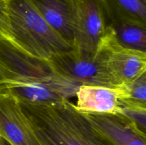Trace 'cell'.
<instances>
[{
	"label": "cell",
	"instance_id": "1",
	"mask_svg": "<svg viewBox=\"0 0 146 145\" xmlns=\"http://www.w3.org/2000/svg\"><path fill=\"white\" fill-rule=\"evenodd\" d=\"M19 102L41 145H111L69 100L47 105Z\"/></svg>",
	"mask_w": 146,
	"mask_h": 145
},
{
	"label": "cell",
	"instance_id": "18",
	"mask_svg": "<svg viewBox=\"0 0 146 145\" xmlns=\"http://www.w3.org/2000/svg\"></svg>",
	"mask_w": 146,
	"mask_h": 145
},
{
	"label": "cell",
	"instance_id": "16",
	"mask_svg": "<svg viewBox=\"0 0 146 145\" xmlns=\"http://www.w3.org/2000/svg\"><path fill=\"white\" fill-rule=\"evenodd\" d=\"M0 145H11L9 142H7V140H5L3 138L0 137Z\"/></svg>",
	"mask_w": 146,
	"mask_h": 145
},
{
	"label": "cell",
	"instance_id": "3",
	"mask_svg": "<svg viewBox=\"0 0 146 145\" xmlns=\"http://www.w3.org/2000/svg\"><path fill=\"white\" fill-rule=\"evenodd\" d=\"M48 62L56 73L79 86L100 85L121 88L98 50L94 56H86L72 48L54 54Z\"/></svg>",
	"mask_w": 146,
	"mask_h": 145
},
{
	"label": "cell",
	"instance_id": "2",
	"mask_svg": "<svg viewBox=\"0 0 146 145\" xmlns=\"http://www.w3.org/2000/svg\"><path fill=\"white\" fill-rule=\"evenodd\" d=\"M13 44L31 56L48 61L53 55L74 48L40 14L31 0H8Z\"/></svg>",
	"mask_w": 146,
	"mask_h": 145
},
{
	"label": "cell",
	"instance_id": "14",
	"mask_svg": "<svg viewBox=\"0 0 146 145\" xmlns=\"http://www.w3.org/2000/svg\"><path fill=\"white\" fill-rule=\"evenodd\" d=\"M0 38L11 41L8 14V0H0Z\"/></svg>",
	"mask_w": 146,
	"mask_h": 145
},
{
	"label": "cell",
	"instance_id": "8",
	"mask_svg": "<svg viewBox=\"0 0 146 145\" xmlns=\"http://www.w3.org/2000/svg\"><path fill=\"white\" fill-rule=\"evenodd\" d=\"M76 107L84 114H117L121 108L122 88L81 85L76 94Z\"/></svg>",
	"mask_w": 146,
	"mask_h": 145
},
{
	"label": "cell",
	"instance_id": "17",
	"mask_svg": "<svg viewBox=\"0 0 146 145\" xmlns=\"http://www.w3.org/2000/svg\"><path fill=\"white\" fill-rule=\"evenodd\" d=\"M145 138H146V137H145Z\"/></svg>",
	"mask_w": 146,
	"mask_h": 145
},
{
	"label": "cell",
	"instance_id": "5",
	"mask_svg": "<svg viewBox=\"0 0 146 145\" xmlns=\"http://www.w3.org/2000/svg\"><path fill=\"white\" fill-rule=\"evenodd\" d=\"M97 50L101 52L108 71L121 88L129 85L146 71V54L121 46L108 25Z\"/></svg>",
	"mask_w": 146,
	"mask_h": 145
},
{
	"label": "cell",
	"instance_id": "9",
	"mask_svg": "<svg viewBox=\"0 0 146 145\" xmlns=\"http://www.w3.org/2000/svg\"><path fill=\"white\" fill-rule=\"evenodd\" d=\"M31 1L44 20L73 45L76 0H31Z\"/></svg>",
	"mask_w": 146,
	"mask_h": 145
},
{
	"label": "cell",
	"instance_id": "6",
	"mask_svg": "<svg viewBox=\"0 0 146 145\" xmlns=\"http://www.w3.org/2000/svg\"><path fill=\"white\" fill-rule=\"evenodd\" d=\"M0 137L11 145H41L19 101L4 90H0Z\"/></svg>",
	"mask_w": 146,
	"mask_h": 145
},
{
	"label": "cell",
	"instance_id": "11",
	"mask_svg": "<svg viewBox=\"0 0 146 145\" xmlns=\"http://www.w3.org/2000/svg\"><path fill=\"white\" fill-rule=\"evenodd\" d=\"M121 46L146 54V26L133 22L108 24Z\"/></svg>",
	"mask_w": 146,
	"mask_h": 145
},
{
	"label": "cell",
	"instance_id": "13",
	"mask_svg": "<svg viewBox=\"0 0 146 145\" xmlns=\"http://www.w3.org/2000/svg\"><path fill=\"white\" fill-rule=\"evenodd\" d=\"M118 113L126 117L135 129L146 137V110L133 107L121 106Z\"/></svg>",
	"mask_w": 146,
	"mask_h": 145
},
{
	"label": "cell",
	"instance_id": "7",
	"mask_svg": "<svg viewBox=\"0 0 146 145\" xmlns=\"http://www.w3.org/2000/svg\"><path fill=\"white\" fill-rule=\"evenodd\" d=\"M84 114L94 130L111 145H146V138L119 113Z\"/></svg>",
	"mask_w": 146,
	"mask_h": 145
},
{
	"label": "cell",
	"instance_id": "15",
	"mask_svg": "<svg viewBox=\"0 0 146 145\" xmlns=\"http://www.w3.org/2000/svg\"><path fill=\"white\" fill-rule=\"evenodd\" d=\"M9 78L10 75L8 68L0 58V90L5 89Z\"/></svg>",
	"mask_w": 146,
	"mask_h": 145
},
{
	"label": "cell",
	"instance_id": "10",
	"mask_svg": "<svg viewBox=\"0 0 146 145\" xmlns=\"http://www.w3.org/2000/svg\"><path fill=\"white\" fill-rule=\"evenodd\" d=\"M108 24L133 22L146 26V0H102Z\"/></svg>",
	"mask_w": 146,
	"mask_h": 145
},
{
	"label": "cell",
	"instance_id": "4",
	"mask_svg": "<svg viewBox=\"0 0 146 145\" xmlns=\"http://www.w3.org/2000/svg\"><path fill=\"white\" fill-rule=\"evenodd\" d=\"M108 25L102 0H76L74 49L86 56H94Z\"/></svg>",
	"mask_w": 146,
	"mask_h": 145
},
{
	"label": "cell",
	"instance_id": "12",
	"mask_svg": "<svg viewBox=\"0 0 146 145\" xmlns=\"http://www.w3.org/2000/svg\"><path fill=\"white\" fill-rule=\"evenodd\" d=\"M121 106L133 107L146 110V71L135 80L122 88Z\"/></svg>",
	"mask_w": 146,
	"mask_h": 145
}]
</instances>
